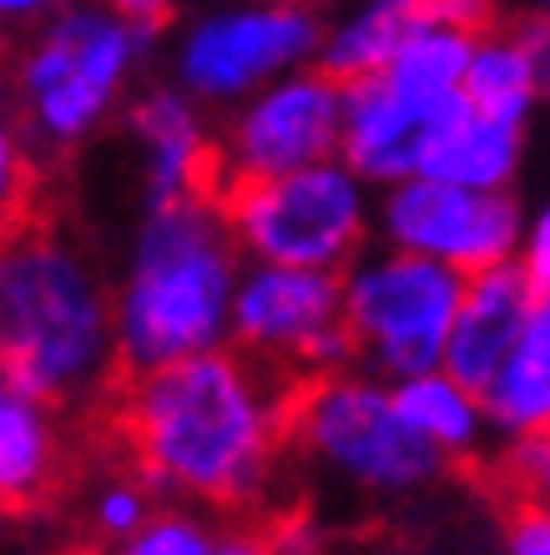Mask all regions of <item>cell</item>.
I'll use <instances>...</instances> for the list:
<instances>
[{
    "mask_svg": "<svg viewBox=\"0 0 550 555\" xmlns=\"http://www.w3.org/2000/svg\"><path fill=\"white\" fill-rule=\"evenodd\" d=\"M374 237L470 278L515 263L525 237V207L515 192H475L435 177H405L379 192Z\"/></svg>",
    "mask_w": 550,
    "mask_h": 555,
    "instance_id": "10",
    "label": "cell"
},
{
    "mask_svg": "<svg viewBox=\"0 0 550 555\" xmlns=\"http://www.w3.org/2000/svg\"><path fill=\"white\" fill-rule=\"evenodd\" d=\"M485 469L495 490L510 500V511H550V429L500 439Z\"/></svg>",
    "mask_w": 550,
    "mask_h": 555,
    "instance_id": "24",
    "label": "cell"
},
{
    "mask_svg": "<svg viewBox=\"0 0 550 555\" xmlns=\"http://www.w3.org/2000/svg\"><path fill=\"white\" fill-rule=\"evenodd\" d=\"M464 273L405 248H363L344 268V319L359 369L379 379H414L445 369V349L460 319Z\"/></svg>",
    "mask_w": 550,
    "mask_h": 555,
    "instance_id": "7",
    "label": "cell"
},
{
    "mask_svg": "<svg viewBox=\"0 0 550 555\" xmlns=\"http://www.w3.org/2000/svg\"><path fill=\"white\" fill-rule=\"evenodd\" d=\"M152 515H157V490H152L131 465L116 460L102 480H97V490H91V505H87L91 541H97V551L127 541V535H137Z\"/></svg>",
    "mask_w": 550,
    "mask_h": 555,
    "instance_id": "23",
    "label": "cell"
},
{
    "mask_svg": "<svg viewBox=\"0 0 550 555\" xmlns=\"http://www.w3.org/2000/svg\"><path fill=\"white\" fill-rule=\"evenodd\" d=\"M464 102L485 112V117L530 127L536 106L546 102V87H540L536 56H530L521 26H495L485 36H475L470 72H464Z\"/></svg>",
    "mask_w": 550,
    "mask_h": 555,
    "instance_id": "19",
    "label": "cell"
},
{
    "mask_svg": "<svg viewBox=\"0 0 550 555\" xmlns=\"http://www.w3.org/2000/svg\"><path fill=\"white\" fill-rule=\"evenodd\" d=\"M213 203L247 263L344 273L374 237L379 197H369V182L344 157H333L278 177H228Z\"/></svg>",
    "mask_w": 550,
    "mask_h": 555,
    "instance_id": "5",
    "label": "cell"
},
{
    "mask_svg": "<svg viewBox=\"0 0 550 555\" xmlns=\"http://www.w3.org/2000/svg\"><path fill=\"white\" fill-rule=\"evenodd\" d=\"M293 389L283 369L238 344L177 364L121 374L87 439L112 444L157 500H192L218 515H258L273 500L278 465L289 460Z\"/></svg>",
    "mask_w": 550,
    "mask_h": 555,
    "instance_id": "1",
    "label": "cell"
},
{
    "mask_svg": "<svg viewBox=\"0 0 550 555\" xmlns=\"http://www.w3.org/2000/svg\"><path fill=\"white\" fill-rule=\"evenodd\" d=\"M289 450L363 495H414L449 469L445 454L409 429L394 384L369 369H338L293 389Z\"/></svg>",
    "mask_w": 550,
    "mask_h": 555,
    "instance_id": "6",
    "label": "cell"
},
{
    "mask_svg": "<svg viewBox=\"0 0 550 555\" xmlns=\"http://www.w3.org/2000/svg\"><path fill=\"white\" fill-rule=\"evenodd\" d=\"M536 304L540 298L525 283L521 263L470 273L464 278L460 319H455V334H449V349H445V369L460 384H470L475 395H485L495 384V374L506 369V359L515 353Z\"/></svg>",
    "mask_w": 550,
    "mask_h": 555,
    "instance_id": "15",
    "label": "cell"
},
{
    "mask_svg": "<svg viewBox=\"0 0 550 555\" xmlns=\"http://www.w3.org/2000/svg\"><path fill=\"white\" fill-rule=\"evenodd\" d=\"M0 374L81 429L121 384L116 288L46 212L0 237Z\"/></svg>",
    "mask_w": 550,
    "mask_h": 555,
    "instance_id": "2",
    "label": "cell"
},
{
    "mask_svg": "<svg viewBox=\"0 0 550 555\" xmlns=\"http://www.w3.org/2000/svg\"><path fill=\"white\" fill-rule=\"evenodd\" d=\"M127 127L142 146L146 207L213 203L222 188V146L203 121V102L182 87H152L127 106Z\"/></svg>",
    "mask_w": 550,
    "mask_h": 555,
    "instance_id": "12",
    "label": "cell"
},
{
    "mask_svg": "<svg viewBox=\"0 0 550 555\" xmlns=\"http://www.w3.org/2000/svg\"><path fill=\"white\" fill-rule=\"evenodd\" d=\"M470 51H475V36L449 30V26H420L399 46V56L389 61L384 81L405 102L420 106V112H449L455 102H464Z\"/></svg>",
    "mask_w": 550,
    "mask_h": 555,
    "instance_id": "21",
    "label": "cell"
},
{
    "mask_svg": "<svg viewBox=\"0 0 550 555\" xmlns=\"http://www.w3.org/2000/svg\"><path fill=\"white\" fill-rule=\"evenodd\" d=\"M222 530H213L207 520H197L192 511H157L137 535L116 545H91V555H218Z\"/></svg>",
    "mask_w": 550,
    "mask_h": 555,
    "instance_id": "25",
    "label": "cell"
},
{
    "mask_svg": "<svg viewBox=\"0 0 550 555\" xmlns=\"http://www.w3.org/2000/svg\"><path fill=\"white\" fill-rule=\"evenodd\" d=\"M525 142H530V127L485 117L470 102H460L424 142L420 177L475 192H515V177L525 167Z\"/></svg>",
    "mask_w": 550,
    "mask_h": 555,
    "instance_id": "16",
    "label": "cell"
},
{
    "mask_svg": "<svg viewBox=\"0 0 550 555\" xmlns=\"http://www.w3.org/2000/svg\"><path fill=\"white\" fill-rule=\"evenodd\" d=\"M152 41L157 36L121 21L106 0L66 5L30 30L5 56V87L30 146L41 157H66L91 132H102Z\"/></svg>",
    "mask_w": 550,
    "mask_h": 555,
    "instance_id": "4",
    "label": "cell"
},
{
    "mask_svg": "<svg viewBox=\"0 0 550 555\" xmlns=\"http://www.w3.org/2000/svg\"><path fill=\"white\" fill-rule=\"evenodd\" d=\"M222 182L228 177H278L344 152V87L319 66L283 76L243 106H232L218 132Z\"/></svg>",
    "mask_w": 550,
    "mask_h": 555,
    "instance_id": "11",
    "label": "cell"
},
{
    "mask_svg": "<svg viewBox=\"0 0 550 555\" xmlns=\"http://www.w3.org/2000/svg\"><path fill=\"white\" fill-rule=\"evenodd\" d=\"M510 0H420L424 26H449L464 36H485V30L506 26Z\"/></svg>",
    "mask_w": 550,
    "mask_h": 555,
    "instance_id": "26",
    "label": "cell"
},
{
    "mask_svg": "<svg viewBox=\"0 0 550 555\" xmlns=\"http://www.w3.org/2000/svg\"><path fill=\"white\" fill-rule=\"evenodd\" d=\"M479 399H485L490 429L500 439L550 429V298L536 304L515 353L506 359V369L495 374V384Z\"/></svg>",
    "mask_w": 550,
    "mask_h": 555,
    "instance_id": "20",
    "label": "cell"
},
{
    "mask_svg": "<svg viewBox=\"0 0 550 555\" xmlns=\"http://www.w3.org/2000/svg\"><path fill=\"white\" fill-rule=\"evenodd\" d=\"M247 258L218 203L146 207L116 283L121 374L213 353L232 338V298Z\"/></svg>",
    "mask_w": 550,
    "mask_h": 555,
    "instance_id": "3",
    "label": "cell"
},
{
    "mask_svg": "<svg viewBox=\"0 0 550 555\" xmlns=\"http://www.w3.org/2000/svg\"><path fill=\"white\" fill-rule=\"evenodd\" d=\"M232 344L298 384L359 369L344 319V273L247 263L232 298Z\"/></svg>",
    "mask_w": 550,
    "mask_h": 555,
    "instance_id": "9",
    "label": "cell"
},
{
    "mask_svg": "<svg viewBox=\"0 0 550 555\" xmlns=\"http://www.w3.org/2000/svg\"><path fill=\"white\" fill-rule=\"evenodd\" d=\"M460 106V102H455ZM449 106V112H455ZM449 112H420L405 102L384 76L354 81L344 87V152L338 157L369 182V188H394L405 177H420L424 142L435 137V127Z\"/></svg>",
    "mask_w": 550,
    "mask_h": 555,
    "instance_id": "14",
    "label": "cell"
},
{
    "mask_svg": "<svg viewBox=\"0 0 550 555\" xmlns=\"http://www.w3.org/2000/svg\"><path fill=\"white\" fill-rule=\"evenodd\" d=\"M506 555H550V511H510Z\"/></svg>",
    "mask_w": 550,
    "mask_h": 555,
    "instance_id": "28",
    "label": "cell"
},
{
    "mask_svg": "<svg viewBox=\"0 0 550 555\" xmlns=\"http://www.w3.org/2000/svg\"><path fill=\"white\" fill-rule=\"evenodd\" d=\"M515 21H550V0H510Z\"/></svg>",
    "mask_w": 550,
    "mask_h": 555,
    "instance_id": "33",
    "label": "cell"
},
{
    "mask_svg": "<svg viewBox=\"0 0 550 555\" xmlns=\"http://www.w3.org/2000/svg\"><path fill=\"white\" fill-rule=\"evenodd\" d=\"M41 212V152L30 146L26 121L15 112L5 72H0V237L36 222Z\"/></svg>",
    "mask_w": 550,
    "mask_h": 555,
    "instance_id": "22",
    "label": "cell"
},
{
    "mask_svg": "<svg viewBox=\"0 0 550 555\" xmlns=\"http://www.w3.org/2000/svg\"><path fill=\"white\" fill-rule=\"evenodd\" d=\"M72 480V420L0 374V515L51 511Z\"/></svg>",
    "mask_w": 550,
    "mask_h": 555,
    "instance_id": "13",
    "label": "cell"
},
{
    "mask_svg": "<svg viewBox=\"0 0 550 555\" xmlns=\"http://www.w3.org/2000/svg\"><path fill=\"white\" fill-rule=\"evenodd\" d=\"M394 404L409 420V429L420 439H430L449 465H475L490 450V414H485V399L460 384L449 369H430V374H414V379L394 384Z\"/></svg>",
    "mask_w": 550,
    "mask_h": 555,
    "instance_id": "17",
    "label": "cell"
},
{
    "mask_svg": "<svg viewBox=\"0 0 550 555\" xmlns=\"http://www.w3.org/2000/svg\"><path fill=\"white\" fill-rule=\"evenodd\" d=\"M525 283L536 288V298H550V197L525 212V237H521V253H515Z\"/></svg>",
    "mask_w": 550,
    "mask_h": 555,
    "instance_id": "27",
    "label": "cell"
},
{
    "mask_svg": "<svg viewBox=\"0 0 550 555\" xmlns=\"http://www.w3.org/2000/svg\"><path fill=\"white\" fill-rule=\"evenodd\" d=\"M106 5H112L121 21H131L137 30H146V36H162L177 15V0H106Z\"/></svg>",
    "mask_w": 550,
    "mask_h": 555,
    "instance_id": "30",
    "label": "cell"
},
{
    "mask_svg": "<svg viewBox=\"0 0 550 555\" xmlns=\"http://www.w3.org/2000/svg\"><path fill=\"white\" fill-rule=\"evenodd\" d=\"M424 26L420 0H359L344 21H333L319 51V72H329L338 87L384 76L389 61L399 56V46Z\"/></svg>",
    "mask_w": 550,
    "mask_h": 555,
    "instance_id": "18",
    "label": "cell"
},
{
    "mask_svg": "<svg viewBox=\"0 0 550 555\" xmlns=\"http://www.w3.org/2000/svg\"><path fill=\"white\" fill-rule=\"evenodd\" d=\"M72 0H0V41L11 46L15 30H36L51 15H61Z\"/></svg>",
    "mask_w": 550,
    "mask_h": 555,
    "instance_id": "29",
    "label": "cell"
},
{
    "mask_svg": "<svg viewBox=\"0 0 550 555\" xmlns=\"http://www.w3.org/2000/svg\"><path fill=\"white\" fill-rule=\"evenodd\" d=\"M218 555H278L263 535V526H238V530H222V551Z\"/></svg>",
    "mask_w": 550,
    "mask_h": 555,
    "instance_id": "32",
    "label": "cell"
},
{
    "mask_svg": "<svg viewBox=\"0 0 550 555\" xmlns=\"http://www.w3.org/2000/svg\"><path fill=\"white\" fill-rule=\"evenodd\" d=\"M536 56V72H540V87H546V102H550V21H515Z\"/></svg>",
    "mask_w": 550,
    "mask_h": 555,
    "instance_id": "31",
    "label": "cell"
},
{
    "mask_svg": "<svg viewBox=\"0 0 550 555\" xmlns=\"http://www.w3.org/2000/svg\"><path fill=\"white\" fill-rule=\"evenodd\" d=\"M323 15L314 0H243L197 15L172 51V76L192 102L243 106L263 87L314 66L323 51Z\"/></svg>",
    "mask_w": 550,
    "mask_h": 555,
    "instance_id": "8",
    "label": "cell"
}]
</instances>
